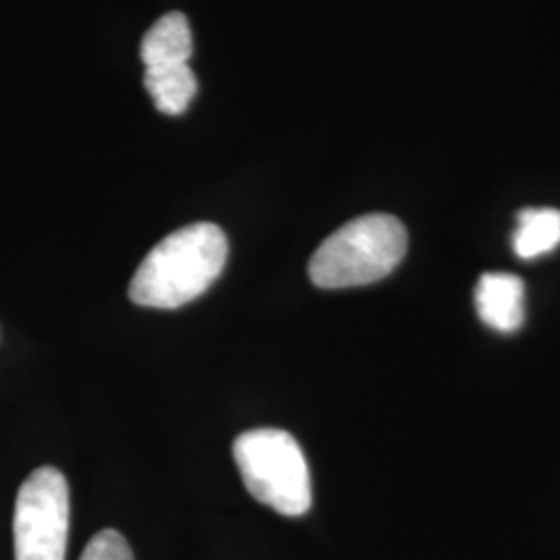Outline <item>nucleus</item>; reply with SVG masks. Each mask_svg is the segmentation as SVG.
Instances as JSON below:
<instances>
[{"instance_id": "1a4fd4ad", "label": "nucleus", "mask_w": 560, "mask_h": 560, "mask_svg": "<svg viewBox=\"0 0 560 560\" xmlns=\"http://www.w3.org/2000/svg\"><path fill=\"white\" fill-rule=\"evenodd\" d=\"M80 560H136L129 541L117 529H102L88 541Z\"/></svg>"}, {"instance_id": "20e7f679", "label": "nucleus", "mask_w": 560, "mask_h": 560, "mask_svg": "<svg viewBox=\"0 0 560 560\" xmlns=\"http://www.w3.org/2000/svg\"><path fill=\"white\" fill-rule=\"evenodd\" d=\"M69 513V483L59 469L44 465L32 471L15 501V560H65Z\"/></svg>"}, {"instance_id": "6e6552de", "label": "nucleus", "mask_w": 560, "mask_h": 560, "mask_svg": "<svg viewBox=\"0 0 560 560\" xmlns=\"http://www.w3.org/2000/svg\"><path fill=\"white\" fill-rule=\"evenodd\" d=\"M560 245V210L525 208L517 214L513 249L521 260H536Z\"/></svg>"}, {"instance_id": "f257e3e1", "label": "nucleus", "mask_w": 560, "mask_h": 560, "mask_svg": "<svg viewBox=\"0 0 560 560\" xmlns=\"http://www.w3.org/2000/svg\"><path fill=\"white\" fill-rule=\"evenodd\" d=\"M226 258L229 241L219 224H187L143 258L129 282V300L141 307L177 310L212 287Z\"/></svg>"}, {"instance_id": "423d86ee", "label": "nucleus", "mask_w": 560, "mask_h": 560, "mask_svg": "<svg viewBox=\"0 0 560 560\" xmlns=\"http://www.w3.org/2000/svg\"><path fill=\"white\" fill-rule=\"evenodd\" d=\"M194 55V38L187 18L173 11L162 15L141 40V60L148 67L187 65Z\"/></svg>"}, {"instance_id": "f03ea898", "label": "nucleus", "mask_w": 560, "mask_h": 560, "mask_svg": "<svg viewBox=\"0 0 560 560\" xmlns=\"http://www.w3.org/2000/svg\"><path fill=\"white\" fill-rule=\"evenodd\" d=\"M407 254V229L390 214H365L337 229L310 260L320 289H349L386 279Z\"/></svg>"}, {"instance_id": "7ed1b4c3", "label": "nucleus", "mask_w": 560, "mask_h": 560, "mask_svg": "<svg viewBox=\"0 0 560 560\" xmlns=\"http://www.w3.org/2000/svg\"><path fill=\"white\" fill-rule=\"evenodd\" d=\"M233 457L256 501L284 517L312 509V476L300 442L279 428H256L237 436Z\"/></svg>"}, {"instance_id": "0eeeda50", "label": "nucleus", "mask_w": 560, "mask_h": 560, "mask_svg": "<svg viewBox=\"0 0 560 560\" xmlns=\"http://www.w3.org/2000/svg\"><path fill=\"white\" fill-rule=\"evenodd\" d=\"M145 90L164 115H180L198 92V80L189 65H166L145 69Z\"/></svg>"}, {"instance_id": "39448f33", "label": "nucleus", "mask_w": 560, "mask_h": 560, "mask_svg": "<svg viewBox=\"0 0 560 560\" xmlns=\"http://www.w3.org/2000/svg\"><path fill=\"white\" fill-rule=\"evenodd\" d=\"M481 322L499 332H515L525 322V284L517 275L486 272L476 287Z\"/></svg>"}]
</instances>
